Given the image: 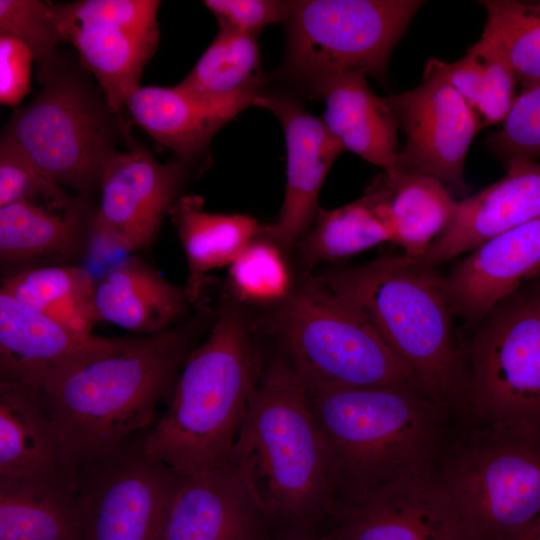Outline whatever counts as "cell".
Here are the masks:
<instances>
[{"mask_svg": "<svg viewBox=\"0 0 540 540\" xmlns=\"http://www.w3.org/2000/svg\"><path fill=\"white\" fill-rule=\"evenodd\" d=\"M197 316L122 348L40 388L66 460L80 474L153 426L207 323Z\"/></svg>", "mask_w": 540, "mask_h": 540, "instance_id": "1", "label": "cell"}, {"mask_svg": "<svg viewBox=\"0 0 540 540\" xmlns=\"http://www.w3.org/2000/svg\"><path fill=\"white\" fill-rule=\"evenodd\" d=\"M230 461L271 521L302 528L338 502L328 445L290 363L276 361L261 374Z\"/></svg>", "mask_w": 540, "mask_h": 540, "instance_id": "2", "label": "cell"}, {"mask_svg": "<svg viewBox=\"0 0 540 540\" xmlns=\"http://www.w3.org/2000/svg\"><path fill=\"white\" fill-rule=\"evenodd\" d=\"M260 377L250 330L226 303L186 361L167 410L145 432V451L179 475L227 464Z\"/></svg>", "mask_w": 540, "mask_h": 540, "instance_id": "3", "label": "cell"}, {"mask_svg": "<svg viewBox=\"0 0 540 540\" xmlns=\"http://www.w3.org/2000/svg\"><path fill=\"white\" fill-rule=\"evenodd\" d=\"M357 310L418 384L449 405L465 385L445 280L423 258L386 256L316 277Z\"/></svg>", "mask_w": 540, "mask_h": 540, "instance_id": "4", "label": "cell"}, {"mask_svg": "<svg viewBox=\"0 0 540 540\" xmlns=\"http://www.w3.org/2000/svg\"><path fill=\"white\" fill-rule=\"evenodd\" d=\"M308 396L331 454L339 499L433 470L448 405L420 386L339 388Z\"/></svg>", "mask_w": 540, "mask_h": 540, "instance_id": "5", "label": "cell"}, {"mask_svg": "<svg viewBox=\"0 0 540 540\" xmlns=\"http://www.w3.org/2000/svg\"><path fill=\"white\" fill-rule=\"evenodd\" d=\"M441 462L465 540H512L540 516V424L480 423Z\"/></svg>", "mask_w": 540, "mask_h": 540, "instance_id": "6", "label": "cell"}, {"mask_svg": "<svg viewBox=\"0 0 540 540\" xmlns=\"http://www.w3.org/2000/svg\"><path fill=\"white\" fill-rule=\"evenodd\" d=\"M424 4L419 0L293 1L281 77L311 99L343 74L382 79L395 45Z\"/></svg>", "mask_w": 540, "mask_h": 540, "instance_id": "7", "label": "cell"}, {"mask_svg": "<svg viewBox=\"0 0 540 540\" xmlns=\"http://www.w3.org/2000/svg\"><path fill=\"white\" fill-rule=\"evenodd\" d=\"M277 325L308 392L420 386L370 323L316 277L283 300Z\"/></svg>", "mask_w": 540, "mask_h": 540, "instance_id": "8", "label": "cell"}, {"mask_svg": "<svg viewBox=\"0 0 540 540\" xmlns=\"http://www.w3.org/2000/svg\"><path fill=\"white\" fill-rule=\"evenodd\" d=\"M463 352L462 403L477 423L540 424V281L497 303Z\"/></svg>", "mask_w": 540, "mask_h": 540, "instance_id": "9", "label": "cell"}, {"mask_svg": "<svg viewBox=\"0 0 540 540\" xmlns=\"http://www.w3.org/2000/svg\"><path fill=\"white\" fill-rule=\"evenodd\" d=\"M93 99L68 79H51L15 111L5 138L14 142L48 178L89 195L116 152L108 122Z\"/></svg>", "mask_w": 540, "mask_h": 540, "instance_id": "10", "label": "cell"}, {"mask_svg": "<svg viewBox=\"0 0 540 540\" xmlns=\"http://www.w3.org/2000/svg\"><path fill=\"white\" fill-rule=\"evenodd\" d=\"M142 432L80 476L82 540H160L180 475L144 448Z\"/></svg>", "mask_w": 540, "mask_h": 540, "instance_id": "11", "label": "cell"}, {"mask_svg": "<svg viewBox=\"0 0 540 540\" xmlns=\"http://www.w3.org/2000/svg\"><path fill=\"white\" fill-rule=\"evenodd\" d=\"M155 0H81L52 5L65 41L98 80L108 109L116 113L140 87L159 41Z\"/></svg>", "mask_w": 540, "mask_h": 540, "instance_id": "12", "label": "cell"}, {"mask_svg": "<svg viewBox=\"0 0 540 540\" xmlns=\"http://www.w3.org/2000/svg\"><path fill=\"white\" fill-rule=\"evenodd\" d=\"M423 76L415 88L384 97L406 136L392 168L434 177L451 195H465L466 155L483 126L448 82L436 75Z\"/></svg>", "mask_w": 540, "mask_h": 540, "instance_id": "13", "label": "cell"}, {"mask_svg": "<svg viewBox=\"0 0 540 540\" xmlns=\"http://www.w3.org/2000/svg\"><path fill=\"white\" fill-rule=\"evenodd\" d=\"M180 162L162 164L143 149L115 152L99 182L100 203L91 220V244L134 252L148 247L185 178Z\"/></svg>", "mask_w": 540, "mask_h": 540, "instance_id": "14", "label": "cell"}, {"mask_svg": "<svg viewBox=\"0 0 540 540\" xmlns=\"http://www.w3.org/2000/svg\"><path fill=\"white\" fill-rule=\"evenodd\" d=\"M254 106L271 111L280 121L287 149L286 189L276 222L263 226L261 236L282 251L297 245L318 213L322 184L344 151L322 119L306 111L291 92L266 90Z\"/></svg>", "mask_w": 540, "mask_h": 540, "instance_id": "15", "label": "cell"}, {"mask_svg": "<svg viewBox=\"0 0 540 540\" xmlns=\"http://www.w3.org/2000/svg\"><path fill=\"white\" fill-rule=\"evenodd\" d=\"M332 514L344 540H465L433 470L342 497Z\"/></svg>", "mask_w": 540, "mask_h": 540, "instance_id": "16", "label": "cell"}, {"mask_svg": "<svg viewBox=\"0 0 540 540\" xmlns=\"http://www.w3.org/2000/svg\"><path fill=\"white\" fill-rule=\"evenodd\" d=\"M131 338L80 335L0 290V381L42 388Z\"/></svg>", "mask_w": 540, "mask_h": 540, "instance_id": "17", "label": "cell"}, {"mask_svg": "<svg viewBox=\"0 0 540 540\" xmlns=\"http://www.w3.org/2000/svg\"><path fill=\"white\" fill-rule=\"evenodd\" d=\"M266 515L232 462L180 475L160 540H267Z\"/></svg>", "mask_w": 540, "mask_h": 540, "instance_id": "18", "label": "cell"}, {"mask_svg": "<svg viewBox=\"0 0 540 540\" xmlns=\"http://www.w3.org/2000/svg\"><path fill=\"white\" fill-rule=\"evenodd\" d=\"M540 273V216L484 242L444 277L454 316L478 323Z\"/></svg>", "mask_w": 540, "mask_h": 540, "instance_id": "19", "label": "cell"}, {"mask_svg": "<svg viewBox=\"0 0 540 540\" xmlns=\"http://www.w3.org/2000/svg\"><path fill=\"white\" fill-rule=\"evenodd\" d=\"M483 190L455 201L449 222L423 259L436 267L540 216V162L518 161Z\"/></svg>", "mask_w": 540, "mask_h": 540, "instance_id": "20", "label": "cell"}, {"mask_svg": "<svg viewBox=\"0 0 540 540\" xmlns=\"http://www.w3.org/2000/svg\"><path fill=\"white\" fill-rule=\"evenodd\" d=\"M0 477L46 481L78 490L40 387L0 381Z\"/></svg>", "mask_w": 540, "mask_h": 540, "instance_id": "21", "label": "cell"}, {"mask_svg": "<svg viewBox=\"0 0 540 540\" xmlns=\"http://www.w3.org/2000/svg\"><path fill=\"white\" fill-rule=\"evenodd\" d=\"M95 305L99 321L135 336H150L183 323L191 304L184 286L169 282L139 256H131L96 280Z\"/></svg>", "mask_w": 540, "mask_h": 540, "instance_id": "22", "label": "cell"}, {"mask_svg": "<svg viewBox=\"0 0 540 540\" xmlns=\"http://www.w3.org/2000/svg\"><path fill=\"white\" fill-rule=\"evenodd\" d=\"M91 220L86 222L77 207L27 202L0 207V261L9 269L5 276L32 267L75 265L91 244Z\"/></svg>", "mask_w": 540, "mask_h": 540, "instance_id": "23", "label": "cell"}, {"mask_svg": "<svg viewBox=\"0 0 540 540\" xmlns=\"http://www.w3.org/2000/svg\"><path fill=\"white\" fill-rule=\"evenodd\" d=\"M317 100H324L322 120L344 150L384 170L395 166L399 126L384 97L372 92L364 74L334 78L322 87Z\"/></svg>", "mask_w": 540, "mask_h": 540, "instance_id": "24", "label": "cell"}, {"mask_svg": "<svg viewBox=\"0 0 540 540\" xmlns=\"http://www.w3.org/2000/svg\"><path fill=\"white\" fill-rule=\"evenodd\" d=\"M380 207L391 232L392 242L404 254L423 258L429 245L449 222L455 200L434 177L385 169L366 188Z\"/></svg>", "mask_w": 540, "mask_h": 540, "instance_id": "25", "label": "cell"}, {"mask_svg": "<svg viewBox=\"0 0 540 540\" xmlns=\"http://www.w3.org/2000/svg\"><path fill=\"white\" fill-rule=\"evenodd\" d=\"M169 214L186 257L187 297L200 306L207 273L229 266L262 234L263 226L249 215L208 212L198 195L178 198Z\"/></svg>", "mask_w": 540, "mask_h": 540, "instance_id": "26", "label": "cell"}, {"mask_svg": "<svg viewBox=\"0 0 540 540\" xmlns=\"http://www.w3.org/2000/svg\"><path fill=\"white\" fill-rule=\"evenodd\" d=\"M133 119L183 163L200 156L215 133L236 115L205 103L177 86L139 87L126 103Z\"/></svg>", "mask_w": 540, "mask_h": 540, "instance_id": "27", "label": "cell"}, {"mask_svg": "<svg viewBox=\"0 0 540 540\" xmlns=\"http://www.w3.org/2000/svg\"><path fill=\"white\" fill-rule=\"evenodd\" d=\"M264 85L256 35L220 27L193 69L176 86L237 115L253 105Z\"/></svg>", "mask_w": 540, "mask_h": 540, "instance_id": "28", "label": "cell"}, {"mask_svg": "<svg viewBox=\"0 0 540 540\" xmlns=\"http://www.w3.org/2000/svg\"><path fill=\"white\" fill-rule=\"evenodd\" d=\"M0 540H82L78 490L0 477Z\"/></svg>", "mask_w": 540, "mask_h": 540, "instance_id": "29", "label": "cell"}, {"mask_svg": "<svg viewBox=\"0 0 540 540\" xmlns=\"http://www.w3.org/2000/svg\"><path fill=\"white\" fill-rule=\"evenodd\" d=\"M95 285L85 268L48 265L4 276L0 290L75 333L92 335L99 322Z\"/></svg>", "mask_w": 540, "mask_h": 540, "instance_id": "30", "label": "cell"}, {"mask_svg": "<svg viewBox=\"0 0 540 540\" xmlns=\"http://www.w3.org/2000/svg\"><path fill=\"white\" fill-rule=\"evenodd\" d=\"M424 74L448 82L476 113L483 127L502 123L518 95L519 84L510 66L482 38L455 62L430 58Z\"/></svg>", "mask_w": 540, "mask_h": 540, "instance_id": "31", "label": "cell"}, {"mask_svg": "<svg viewBox=\"0 0 540 540\" xmlns=\"http://www.w3.org/2000/svg\"><path fill=\"white\" fill-rule=\"evenodd\" d=\"M386 241L392 242L390 226L376 202L364 193L336 209L319 208L297 245L302 263L309 268L351 257Z\"/></svg>", "mask_w": 540, "mask_h": 540, "instance_id": "32", "label": "cell"}, {"mask_svg": "<svg viewBox=\"0 0 540 540\" xmlns=\"http://www.w3.org/2000/svg\"><path fill=\"white\" fill-rule=\"evenodd\" d=\"M479 3L487 13L481 38L505 59L521 89L540 83V2Z\"/></svg>", "mask_w": 540, "mask_h": 540, "instance_id": "33", "label": "cell"}, {"mask_svg": "<svg viewBox=\"0 0 540 540\" xmlns=\"http://www.w3.org/2000/svg\"><path fill=\"white\" fill-rule=\"evenodd\" d=\"M290 284L282 250L265 238L252 241L229 265V287L242 301H283Z\"/></svg>", "mask_w": 540, "mask_h": 540, "instance_id": "34", "label": "cell"}, {"mask_svg": "<svg viewBox=\"0 0 540 540\" xmlns=\"http://www.w3.org/2000/svg\"><path fill=\"white\" fill-rule=\"evenodd\" d=\"M27 202L57 209L76 207L60 185L43 174L11 140L0 144V207Z\"/></svg>", "mask_w": 540, "mask_h": 540, "instance_id": "35", "label": "cell"}, {"mask_svg": "<svg viewBox=\"0 0 540 540\" xmlns=\"http://www.w3.org/2000/svg\"><path fill=\"white\" fill-rule=\"evenodd\" d=\"M486 144L505 167L540 159V83L520 90L501 127L486 138Z\"/></svg>", "mask_w": 540, "mask_h": 540, "instance_id": "36", "label": "cell"}, {"mask_svg": "<svg viewBox=\"0 0 540 540\" xmlns=\"http://www.w3.org/2000/svg\"><path fill=\"white\" fill-rule=\"evenodd\" d=\"M0 36L24 43L43 65L52 60L56 47L65 41L52 4L38 0H0Z\"/></svg>", "mask_w": 540, "mask_h": 540, "instance_id": "37", "label": "cell"}, {"mask_svg": "<svg viewBox=\"0 0 540 540\" xmlns=\"http://www.w3.org/2000/svg\"><path fill=\"white\" fill-rule=\"evenodd\" d=\"M293 1L206 0L204 5L215 15L219 27L257 35L265 26L287 21Z\"/></svg>", "mask_w": 540, "mask_h": 540, "instance_id": "38", "label": "cell"}, {"mask_svg": "<svg viewBox=\"0 0 540 540\" xmlns=\"http://www.w3.org/2000/svg\"><path fill=\"white\" fill-rule=\"evenodd\" d=\"M34 56L21 41L0 36V102L17 105L30 89V69Z\"/></svg>", "mask_w": 540, "mask_h": 540, "instance_id": "39", "label": "cell"}, {"mask_svg": "<svg viewBox=\"0 0 540 540\" xmlns=\"http://www.w3.org/2000/svg\"><path fill=\"white\" fill-rule=\"evenodd\" d=\"M512 540H540V516L527 529Z\"/></svg>", "mask_w": 540, "mask_h": 540, "instance_id": "40", "label": "cell"}, {"mask_svg": "<svg viewBox=\"0 0 540 540\" xmlns=\"http://www.w3.org/2000/svg\"><path fill=\"white\" fill-rule=\"evenodd\" d=\"M280 540H316V539L311 537L309 534L305 532L297 531V532L290 533L289 535L283 537Z\"/></svg>", "mask_w": 540, "mask_h": 540, "instance_id": "41", "label": "cell"}, {"mask_svg": "<svg viewBox=\"0 0 540 540\" xmlns=\"http://www.w3.org/2000/svg\"><path fill=\"white\" fill-rule=\"evenodd\" d=\"M324 540H344L343 538H341L340 536H338L337 534H335L334 536L332 537H328Z\"/></svg>", "mask_w": 540, "mask_h": 540, "instance_id": "42", "label": "cell"}]
</instances>
